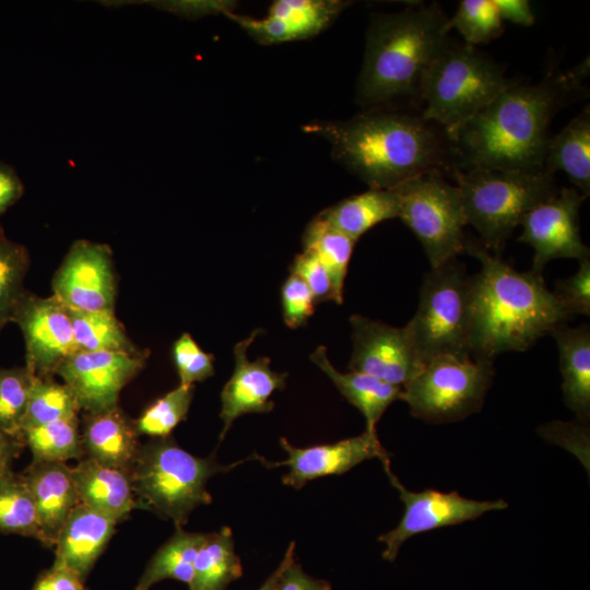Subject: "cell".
Wrapping results in <instances>:
<instances>
[{"label":"cell","mask_w":590,"mask_h":590,"mask_svg":"<svg viewBox=\"0 0 590 590\" xmlns=\"http://www.w3.org/2000/svg\"><path fill=\"white\" fill-rule=\"evenodd\" d=\"M588 70L585 59L567 74H547L535 84L511 82L450 138L456 168L543 172L550 123L575 98Z\"/></svg>","instance_id":"6da1fadb"},{"label":"cell","mask_w":590,"mask_h":590,"mask_svg":"<svg viewBox=\"0 0 590 590\" xmlns=\"http://www.w3.org/2000/svg\"><path fill=\"white\" fill-rule=\"evenodd\" d=\"M303 130L327 140L333 158L370 189L456 168L451 141L422 115L376 107L347 120H311Z\"/></svg>","instance_id":"7a4b0ae2"},{"label":"cell","mask_w":590,"mask_h":590,"mask_svg":"<svg viewBox=\"0 0 590 590\" xmlns=\"http://www.w3.org/2000/svg\"><path fill=\"white\" fill-rule=\"evenodd\" d=\"M464 252L481 264L471 276L472 357L493 361L504 352L526 351L573 318L546 287L542 274L515 270L474 237L465 239Z\"/></svg>","instance_id":"3957f363"},{"label":"cell","mask_w":590,"mask_h":590,"mask_svg":"<svg viewBox=\"0 0 590 590\" xmlns=\"http://www.w3.org/2000/svg\"><path fill=\"white\" fill-rule=\"evenodd\" d=\"M448 17L438 3L416 4L374 14L356 84V102L382 107L401 98H418L424 73L451 43Z\"/></svg>","instance_id":"277c9868"},{"label":"cell","mask_w":590,"mask_h":590,"mask_svg":"<svg viewBox=\"0 0 590 590\" xmlns=\"http://www.w3.org/2000/svg\"><path fill=\"white\" fill-rule=\"evenodd\" d=\"M260 458L253 453L243 461L224 465L214 455L206 458L193 456L170 436L152 438L141 445L129 472L137 508L152 511L181 528L197 507L211 504L206 484L213 475Z\"/></svg>","instance_id":"5b68a950"},{"label":"cell","mask_w":590,"mask_h":590,"mask_svg":"<svg viewBox=\"0 0 590 590\" xmlns=\"http://www.w3.org/2000/svg\"><path fill=\"white\" fill-rule=\"evenodd\" d=\"M468 224L481 236V244L498 255L506 240L534 206L557 193L554 175L543 172L497 168H455Z\"/></svg>","instance_id":"8992f818"},{"label":"cell","mask_w":590,"mask_h":590,"mask_svg":"<svg viewBox=\"0 0 590 590\" xmlns=\"http://www.w3.org/2000/svg\"><path fill=\"white\" fill-rule=\"evenodd\" d=\"M511 82L500 64L475 47L450 43L423 75L421 115L441 128L450 140Z\"/></svg>","instance_id":"52a82bcc"},{"label":"cell","mask_w":590,"mask_h":590,"mask_svg":"<svg viewBox=\"0 0 590 590\" xmlns=\"http://www.w3.org/2000/svg\"><path fill=\"white\" fill-rule=\"evenodd\" d=\"M405 329L424 365L444 355L471 356V276L457 258L425 275Z\"/></svg>","instance_id":"ba28073f"},{"label":"cell","mask_w":590,"mask_h":590,"mask_svg":"<svg viewBox=\"0 0 590 590\" xmlns=\"http://www.w3.org/2000/svg\"><path fill=\"white\" fill-rule=\"evenodd\" d=\"M493 376L491 359L439 356L402 388L401 400L425 422L457 421L481 409Z\"/></svg>","instance_id":"9c48e42d"},{"label":"cell","mask_w":590,"mask_h":590,"mask_svg":"<svg viewBox=\"0 0 590 590\" xmlns=\"http://www.w3.org/2000/svg\"><path fill=\"white\" fill-rule=\"evenodd\" d=\"M399 216L422 245L430 269L464 252L468 224L460 191L440 172L417 175L397 188Z\"/></svg>","instance_id":"30bf717a"},{"label":"cell","mask_w":590,"mask_h":590,"mask_svg":"<svg viewBox=\"0 0 590 590\" xmlns=\"http://www.w3.org/2000/svg\"><path fill=\"white\" fill-rule=\"evenodd\" d=\"M384 470L404 505L397 527L378 536V541L386 546L382 557L389 562H393L403 543L416 534L460 524L477 519L485 512L508 507V503L503 499L475 500L463 497L458 492L442 493L430 488L413 492L398 480L390 464L384 465Z\"/></svg>","instance_id":"8fae6325"},{"label":"cell","mask_w":590,"mask_h":590,"mask_svg":"<svg viewBox=\"0 0 590 590\" xmlns=\"http://www.w3.org/2000/svg\"><path fill=\"white\" fill-rule=\"evenodd\" d=\"M10 321L23 333L25 366L36 377H54L58 367L78 352L69 309L52 295L39 297L25 291Z\"/></svg>","instance_id":"7c38bea8"},{"label":"cell","mask_w":590,"mask_h":590,"mask_svg":"<svg viewBox=\"0 0 590 590\" xmlns=\"http://www.w3.org/2000/svg\"><path fill=\"white\" fill-rule=\"evenodd\" d=\"M586 198L575 188H563L523 216L518 241L534 249L532 272L542 274L554 259L589 258L590 250L579 228V211Z\"/></svg>","instance_id":"4fadbf2b"},{"label":"cell","mask_w":590,"mask_h":590,"mask_svg":"<svg viewBox=\"0 0 590 590\" xmlns=\"http://www.w3.org/2000/svg\"><path fill=\"white\" fill-rule=\"evenodd\" d=\"M148 353L78 351L57 369L80 410L97 413L118 406L121 390L143 368Z\"/></svg>","instance_id":"5bb4252c"},{"label":"cell","mask_w":590,"mask_h":590,"mask_svg":"<svg viewBox=\"0 0 590 590\" xmlns=\"http://www.w3.org/2000/svg\"><path fill=\"white\" fill-rule=\"evenodd\" d=\"M51 288L52 296L70 310H114L117 282L109 246L75 240L56 271Z\"/></svg>","instance_id":"9a60e30c"},{"label":"cell","mask_w":590,"mask_h":590,"mask_svg":"<svg viewBox=\"0 0 590 590\" xmlns=\"http://www.w3.org/2000/svg\"><path fill=\"white\" fill-rule=\"evenodd\" d=\"M353 351L349 369L403 388L425 366L405 327L355 314L350 317Z\"/></svg>","instance_id":"2e32d148"},{"label":"cell","mask_w":590,"mask_h":590,"mask_svg":"<svg viewBox=\"0 0 590 590\" xmlns=\"http://www.w3.org/2000/svg\"><path fill=\"white\" fill-rule=\"evenodd\" d=\"M280 445L287 453V459L269 462L262 457L259 461L267 468L287 467L282 477L285 485L299 489L307 482L328 475L343 474L363 461L377 458L382 465L390 464L389 452L379 441L377 432L365 430L363 434L332 444L310 447H295L286 438H280Z\"/></svg>","instance_id":"e0dca14e"},{"label":"cell","mask_w":590,"mask_h":590,"mask_svg":"<svg viewBox=\"0 0 590 590\" xmlns=\"http://www.w3.org/2000/svg\"><path fill=\"white\" fill-rule=\"evenodd\" d=\"M352 4L344 0H275L264 17L228 11L229 20L261 45L311 38L327 30Z\"/></svg>","instance_id":"ac0fdd59"},{"label":"cell","mask_w":590,"mask_h":590,"mask_svg":"<svg viewBox=\"0 0 590 590\" xmlns=\"http://www.w3.org/2000/svg\"><path fill=\"white\" fill-rule=\"evenodd\" d=\"M261 329H255L250 335L234 346V370L221 391V412L223 428L222 441L232 424L248 413H268L273 410L271 396L286 386V373H279L270 367L268 356L249 361L247 350Z\"/></svg>","instance_id":"d6986e66"},{"label":"cell","mask_w":590,"mask_h":590,"mask_svg":"<svg viewBox=\"0 0 590 590\" xmlns=\"http://www.w3.org/2000/svg\"><path fill=\"white\" fill-rule=\"evenodd\" d=\"M23 476L35 504L39 542L52 547L67 518L81 503L72 468L64 462L32 461Z\"/></svg>","instance_id":"ffe728a7"},{"label":"cell","mask_w":590,"mask_h":590,"mask_svg":"<svg viewBox=\"0 0 590 590\" xmlns=\"http://www.w3.org/2000/svg\"><path fill=\"white\" fill-rule=\"evenodd\" d=\"M118 523L80 503L69 515L55 544V564L83 580L104 552Z\"/></svg>","instance_id":"44dd1931"},{"label":"cell","mask_w":590,"mask_h":590,"mask_svg":"<svg viewBox=\"0 0 590 590\" xmlns=\"http://www.w3.org/2000/svg\"><path fill=\"white\" fill-rule=\"evenodd\" d=\"M134 421L118 406L85 413L81 440L86 458L101 464L130 472L141 444Z\"/></svg>","instance_id":"7402d4cb"},{"label":"cell","mask_w":590,"mask_h":590,"mask_svg":"<svg viewBox=\"0 0 590 590\" xmlns=\"http://www.w3.org/2000/svg\"><path fill=\"white\" fill-rule=\"evenodd\" d=\"M72 476L80 502L117 523L137 508L130 473L127 471L84 458L72 468Z\"/></svg>","instance_id":"603a6c76"},{"label":"cell","mask_w":590,"mask_h":590,"mask_svg":"<svg viewBox=\"0 0 590 590\" xmlns=\"http://www.w3.org/2000/svg\"><path fill=\"white\" fill-rule=\"evenodd\" d=\"M550 334L554 338L563 377L566 405L581 423L590 417V330L588 324L569 328L559 324Z\"/></svg>","instance_id":"cb8c5ba5"},{"label":"cell","mask_w":590,"mask_h":590,"mask_svg":"<svg viewBox=\"0 0 590 590\" xmlns=\"http://www.w3.org/2000/svg\"><path fill=\"white\" fill-rule=\"evenodd\" d=\"M310 359L329 377L339 392L363 414L367 432H377V423L388 406L401 400V387L358 371H339L329 361L323 345H319L310 354Z\"/></svg>","instance_id":"d4e9b609"},{"label":"cell","mask_w":590,"mask_h":590,"mask_svg":"<svg viewBox=\"0 0 590 590\" xmlns=\"http://www.w3.org/2000/svg\"><path fill=\"white\" fill-rule=\"evenodd\" d=\"M396 189H368L347 197L317 214L333 228L357 241L375 225L399 216Z\"/></svg>","instance_id":"484cf974"},{"label":"cell","mask_w":590,"mask_h":590,"mask_svg":"<svg viewBox=\"0 0 590 590\" xmlns=\"http://www.w3.org/2000/svg\"><path fill=\"white\" fill-rule=\"evenodd\" d=\"M544 170L566 174L581 194L590 193V110L585 108L551 138Z\"/></svg>","instance_id":"4316f807"},{"label":"cell","mask_w":590,"mask_h":590,"mask_svg":"<svg viewBox=\"0 0 590 590\" xmlns=\"http://www.w3.org/2000/svg\"><path fill=\"white\" fill-rule=\"evenodd\" d=\"M243 575V566L235 553L232 530L223 527L208 533L193 564L189 590H225Z\"/></svg>","instance_id":"83f0119b"},{"label":"cell","mask_w":590,"mask_h":590,"mask_svg":"<svg viewBox=\"0 0 590 590\" xmlns=\"http://www.w3.org/2000/svg\"><path fill=\"white\" fill-rule=\"evenodd\" d=\"M206 534L176 528L173 536L148 563L135 590H150L153 585L165 579H175L189 585L193 576L196 556Z\"/></svg>","instance_id":"f1b7e54d"},{"label":"cell","mask_w":590,"mask_h":590,"mask_svg":"<svg viewBox=\"0 0 590 590\" xmlns=\"http://www.w3.org/2000/svg\"><path fill=\"white\" fill-rule=\"evenodd\" d=\"M36 462L81 460L84 450L78 416L22 430L20 436Z\"/></svg>","instance_id":"f546056e"},{"label":"cell","mask_w":590,"mask_h":590,"mask_svg":"<svg viewBox=\"0 0 590 590\" xmlns=\"http://www.w3.org/2000/svg\"><path fill=\"white\" fill-rule=\"evenodd\" d=\"M356 241L330 226L318 215L306 226L303 249L314 253L327 269L334 288L343 298L344 281Z\"/></svg>","instance_id":"4dcf8cb0"},{"label":"cell","mask_w":590,"mask_h":590,"mask_svg":"<svg viewBox=\"0 0 590 590\" xmlns=\"http://www.w3.org/2000/svg\"><path fill=\"white\" fill-rule=\"evenodd\" d=\"M78 351H114L137 353L140 350L129 339L114 310H70Z\"/></svg>","instance_id":"1f68e13d"},{"label":"cell","mask_w":590,"mask_h":590,"mask_svg":"<svg viewBox=\"0 0 590 590\" xmlns=\"http://www.w3.org/2000/svg\"><path fill=\"white\" fill-rule=\"evenodd\" d=\"M0 532L40 540L35 504L23 474L0 476Z\"/></svg>","instance_id":"d6a6232c"},{"label":"cell","mask_w":590,"mask_h":590,"mask_svg":"<svg viewBox=\"0 0 590 590\" xmlns=\"http://www.w3.org/2000/svg\"><path fill=\"white\" fill-rule=\"evenodd\" d=\"M80 408L71 390L63 382L50 378L34 379L22 430L78 416Z\"/></svg>","instance_id":"836d02e7"},{"label":"cell","mask_w":590,"mask_h":590,"mask_svg":"<svg viewBox=\"0 0 590 590\" xmlns=\"http://www.w3.org/2000/svg\"><path fill=\"white\" fill-rule=\"evenodd\" d=\"M448 28H455L464 44L475 47L498 38L504 21L493 0H461L456 13L448 17Z\"/></svg>","instance_id":"e575fe53"},{"label":"cell","mask_w":590,"mask_h":590,"mask_svg":"<svg viewBox=\"0 0 590 590\" xmlns=\"http://www.w3.org/2000/svg\"><path fill=\"white\" fill-rule=\"evenodd\" d=\"M193 397V386H177L155 400L134 421L139 435L152 438L168 437L187 418Z\"/></svg>","instance_id":"d590c367"},{"label":"cell","mask_w":590,"mask_h":590,"mask_svg":"<svg viewBox=\"0 0 590 590\" xmlns=\"http://www.w3.org/2000/svg\"><path fill=\"white\" fill-rule=\"evenodd\" d=\"M34 379L26 366L0 367V429L20 440Z\"/></svg>","instance_id":"8d00e7d4"},{"label":"cell","mask_w":590,"mask_h":590,"mask_svg":"<svg viewBox=\"0 0 590 590\" xmlns=\"http://www.w3.org/2000/svg\"><path fill=\"white\" fill-rule=\"evenodd\" d=\"M30 268L27 249L9 239L0 228V322L11 319L12 310L25 292L23 284Z\"/></svg>","instance_id":"74e56055"},{"label":"cell","mask_w":590,"mask_h":590,"mask_svg":"<svg viewBox=\"0 0 590 590\" xmlns=\"http://www.w3.org/2000/svg\"><path fill=\"white\" fill-rule=\"evenodd\" d=\"M172 357L180 385L193 386L214 375L213 354L204 352L187 332L174 342Z\"/></svg>","instance_id":"f35d334b"},{"label":"cell","mask_w":590,"mask_h":590,"mask_svg":"<svg viewBox=\"0 0 590 590\" xmlns=\"http://www.w3.org/2000/svg\"><path fill=\"white\" fill-rule=\"evenodd\" d=\"M563 309L574 315H590V259L579 261L571 276L556 281L552 292Z\"/></svg>","instance_id":"ab89813d"},{"label":"cell","mask_w":590,"mask_h":590,"mask_svg":"<svg viewBox=\"0 0 590 590\" xmlns=\"http://www.w3.org/2000/svg\"><path fill=\"white\" fill-rule=\"evenodd\" d=\"M290 271L304 281L316 303L332 300L342 304L343 298L338 295L327 269L314 253L303 249L295 256Z\"/></svg>","instance_id":"60d3db41"},{"label":"cell","mask_w":590,"mask_h":590,"mask_svg":"<svg viewBox=\"0 0 590 590\" xmlns=\"http://www.w3.org/2000/svg\"><path fill=\"white\" fill-rule=\"evenodd\" d=\"M316 299L308 286L294 274L281 287V305L284 323L291 329L304 326L314 315Z\"/></svg>","instance_id":"b9f144b4"},{"label":"cell","mask_w":590,"mask_h":590,"mask_svg":"<svg viewBox=\"0 0 590 590\" xmlns=\"http://www.w3.org/2000/svg\"><path fill=\"white\" fill-rule=\"evenodd\" d=\"M295 542H291L283 560L276 590H332L331 585L305 574L294 558Z\"/></svg>","instance_id":"7bdbcfd3"},{"label":"cell","mask_w":590,"mask_h":590,"mask_svg":"<svg viewBox=\"0 0 590 590\" xmlns=\"http://www.w3.org/2000/svg\"><path fill=\"white\" fill-rule=\"evenodd\" d=\"M153 7L187 17H200L206 14H225L233 11L228 1H152Z\"/></svg>","instance_id":"ee69618b"},{"label":"cell","mask_w":590,"mask_h":590,"mask_svg":"<svg viewBox=\"0 0 590 590\" xmlns=\"http://www.w3.org/2000/svg\"><path fill=\"white\" fill-rule=\"evenodd\" d=\"M83 581L72 569L54 563L38 576L31 590H85Z\"/></svg>","instance_id":"f6af8a7d"},{"label":"cell","mask_w":590,"mask_h":590,"mask_svg":"<svg viewBox=\"0 0 590 590\" xmlns=\"http://www.w3.org/2000/svg\"><path fill=\"white\" fill-rule=\"evenodd\" d=\"M24 193V185L15 169L0 162V216Z\"/></svg>","instance_id":"bcb514c9"},{"label":"cell","mask_w":590,"mask_h":590,"mask_svg":"<svg viewBox=\"0 0 590 590\" xmlns=\"http://www.w3.org/2000/svg\"><path fill=\"white\" fill-rule=\"evenodd\" d=\"M503 21L531 26L535 16L528 0H493Z\"/></svg>","instance_id":"7dc6e473"},{"label":"cell","mask_w":590,"mask_h":590,"mask_svg":"<svg viewBox=\"0 0 590 590\" xmlns=\"http://www.w3.org/2000/svg\"><path fill=\"white\" fill-rule=\"evenodd\" d=\"M24 444L0 429V476L11 471V464Z\"/></svg>","instance_id":"c3c4849f"},{"label":"cell","mask_w":590,"mask_h":590,"mask_svg":"<svg viewBox=\"0 0 590 590\" xmlns=\"http://www.w3.org/2000/svg\"><path fill=\"white\" fill-rule=\"evenodd\" d=\"M283 569V560L276 567V569L268 577L263 585L258 590H276L279 577Z\"/></svg>","instance_id":"681fc988"},{"label":"cell","mask_w":590,"mask_h":590,"mask_svg":"<svg viewBox=\"0 0 590 590\" xmlns=\"http://www.w3.org/2000/svg\"><path fill=\"white\" fill-rule=\"evenodd\" d=\"M5 324L0 322V330L4 327Z\"/></svg>","instance_id":"f907efd6"}]
</instances>
